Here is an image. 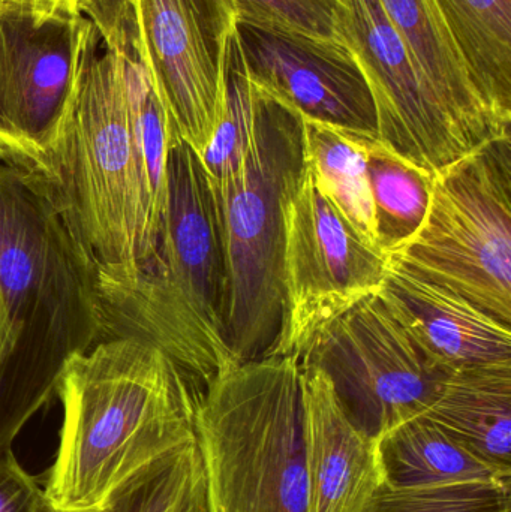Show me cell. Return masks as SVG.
Wrapping results in <instances>:
<instances>
[{
	"label": "cell",
	"mask_w": 511,
	"mask_h": 512,
	"mask_svg": "<svg viewBox=\"0 0 511 512\" xmlns=\"http://www.w3.org/2000/svg\"><path fill=\"white\" fill-rule=\"evenodd\" d=\"M26 176L89 262L98 294L131 285L158 246L167 180L144 159L119 60L90 20L56 135Z\"/></svg>",
	"instance_id": "6da1fadb"
},
{
	"label": "cell",
	"mask_w": 511,
	"mask_h": 512,
	"mask_svg": "<svg viewBox=\"0 0 511 512\" xmlns=\"http://www.w3.org/2000/svg\"><path fill=\"white\" fill-rule=\"evenodd\" d=\"M110 337L95 273L62 219L0 162V459L57 396L69 361Z\"/></svg>",
	"instance_id": "7a4b0ae2"
},
{
	"label": "cell",
	"mask_w": 511,
	"mask_h": 512,
	"mask_svg": "<svg viewBox=\"0 0 511 512\" xmlns=\"http://www.w3.org/2000/svg\"><path fill=\"white\" fill-rule=\"evenodd\" d=\"M206 388L158 346L110 337L69 361L56 460L44 487L60 510H96L138 469L195 439Z\"/></svg>",
	"instance_id": "3957f363"
},
{
	"label": "cell",
	"mask_w": 511,
	"mask_h": 512,
	"mask_svg": "<svg viewBox=\"0 0 511 512\" xmlns=\"http://www.w3.org/2000/svg\"><path fill=\"white\" fill-rule=\"evenodd\" d=\"M99 297L111 337L158 346L204 388L236 364L225 343L227 264L215 194L200 156L180 138L168 147L155 254L131 285Z\"/></svg>",
	"instance_id": "277c9868"
},
{
	"label": "cell",
	"mask_w": 511,
	"mask_h": 512,
	"mask_svg": "<svg viewBox=\"0 0 511 512\" xmlns=\"http://www.w3.org/2000/svg\"><path fill=\"white\" fill-rule=\"evenodd\" d=\"M195 439L210 512H308L296 358L266 357L219 372L201 394Z\"/></svg>",
	"instance_id": "5b68a950"
},
{
	"label": "cell",
	"mask_w": 511,
	"mask_h": 512,
	"mask_svg": "<svg viewBox=\"0 0 511 512\" xmlns=\"http://www.w3.org/2000/svg\"><path fill=\"white\" fill-rule=\"evenodd\" d=\"M254 92V134L242 164L221 179L209 176L227 264L225 343L234 363L269 357L278 340L284 203L305 167L302 116Z\"/></svg>",
	"instance_id": "8992f818"
},
{
	"label": "cell",
	"mask_w": 511,
	"mask_h": 512,
	"mask_svg": "<svg viewBox=\"0 0 511 512\" xmlns=\"http://www.w3.org/2000/svg\"><path fill=\"white\" fill-rule=\"evenodd\" d=\"M387 256L511 327V135L435 174L422 225Z\"/></svg>",
	"instance_id": "52a82bcc"
},
{
	"label": "cell",
	"mask_w": 511,
	"mask_h": 512,
	"mask_svg": "<svg viewBox=\"0 0 511 512\" xmlns=\"http://www.w3.org/2000/svg\"><path fill=\"white\" fill-rule=\"evenodd\" d=\"M389 256L369 245L303 167L284 203L282 319L269 357L302 360L318 334L383 288Z\"/></svg>",
	"instance_id": "ba28073f"
},
{
	"label": "cell",
	"mask_w": 511,
	"mask_h": 512,
	"mask_svg": "<svg viewBox=\"0 0 511 512\" xmlns=\"http://www.w3.org/2000/svg\"><path fill=\"white\" fill-rule=\"evenodd\" d=\"M300 364L327 376L351 423L375 441L425 414L447 376L380 292L324 328Z\"/></svg>",
	"instance_id": "9c48e42d"
},
{
	"label": "cell",
	"mask_w": 511,
	"mask_h": 512,
	"mask_svg": "<svg viewBox=\"0 0 511 512\" xmlns=\"http://www.w3.org/2000/svg\"><path fill=\"white\" fill-rule=\"evenodd\" d=\"M89 18L0 0V162L30 174L65 113Z\"/></svg>",
	"instance_id": "30bf717a"
},
{
	"label": "cell",
	"mask_w": 511,
	"mask_h": 512,
	"mask_svg": "<svg viewBox=\"0 0 511 512\" xmlns=\"http://www.w3.org/2000/svg\"><path fill=\"white\" fill-rule=\"evenodd\" d=\"M141 48L174 137L203 156L221 122L236 17L228 0H132Z\"/></svg>",
	"instance_id": "8fae6325"
},
{
	"label": "cell",
	"mask_w": 511,
	"mask_h": 512,
	"mask_svg": "<svg viewBox=\"0 0 511 512\" xmlns=\"http://www.w3.org/2000/svg\"><path fill=\"white\" fill-rule=\"evenodd\" d=\"M339 2V35L368 80L381 143L429 176L477 150L417 68L380 0Z\"/></svg>",
	"instance_id": "7c38bea8"
},
{
	"label": "cell",
	"mask_w": 511,
	"mask_h": 512,
	"mask_svg": "<svg viewBox=\"0 0 511 512\" xmlns=\"http://www.w3.org/2000/svg\"><path fill=\"white\" fill-rule=\"evenodd\" d=\"M249 83L302 119L377 135L368 80L344 41L236 24Z\"/></svg>",
	"instance_id": "4fadbf2b"
},
{
	"label": "cell",
	"mask_w": 511,
	"mask_h": 512,
	"mask_svg": "<svg viewBox=\"0 0 511 512\" xmlns=\"http://www.w3.org/2000/svg\"><path fill=\"white\" fill-rule=\"evenodd\" d=\"M308 512H368L384 486L378 441L345 414L327 376L300 364Z\"/></svg>",
	"instance_id": "5bb4252c"
},
{
	"label": "cell",
	"mask_w": 511,
	"mask_h": 512,
	"mask_svg": "<svg viewBox=\"0 0 511 512\" xmlns=\"http://www.w3.org/2000/svg\"><path fill=\"white\" fill-rule=\"evenodd\" d=\"M380 294L395 310L434 366L511 363V327L461 295L417 276L389 259Z\"/></svg>",
	"instance_id": "9a60e30c"
},
{
	"label": "cell",
	"mask_w": 511,
	"mask_h": 512,
	"mask_svg": "<svg viewBox=\"0 0 511 512\" xmlns=\"http://www.w3.org/2000/svg\"><path fill=\"white\" fill-rule=\"evenodd\" d=\"M380 3L417 68L473 147L511 135L510 120L500 116L480 92L437 0Z\"/></svg>",
	"instance_id": "2e32d148"
},
{
	"label": "cell",
	"mask_w": 511,
	"mask_h": 512,
	"mask_svg": "<svg viewBox=\"0 0 511 512\" xmlns=\"http://www.w3.org/2000/svg\"><path fill=\"white\" fill-rule=\"evenodd\" d=\"M423 417L510 480L511 363L447 373Z\"/></svg>",
	"instance_id": "e0dca14e"
},
{
	"label": "cell",
	"mask_w": 511,
	"mask_h": 512,
	"mask_svg": "<svg viewBox=\"0 0 511 512\" xmlns=\"http://www.w3.org/2000/svg\"><path fill=\"white\" fill-rule=\"evenodd\" d=\"M378 451L384 484L390 487L510 483L423 415L381 436Z\"/></svg>",
	"instance_id": "ac0fdd59"
},
{
	"label": "cell",
	"mask_w": 511,
	"mask_h": 512,
	"mask_svg": "<svg viewBox=\"0 0 511 512\" xmlns=\"http://www.w3.org/2000/svg\"><path fill=\"white\" fill-rule=\"evenodd\" d=\"M486 101L511 122V0H437Z\"/></svg>",
	"instance_id": "d6986e66"
},
{
	"label": "cell",
	"mask_w": 511,
	"mask_h": 512,
	"mask_svg": "<svg viewBox=\"0 0 511 512\" xmlns=\"http://www.w3.org/2000/svg\"><path fill=\"white\" fill-rule=\"evenodd\" d=\"M366 135L375 134L345 131L303 119L306 165L354 230L369 245L380 249L366 165Z\"/></svg>",
	"instance_id": "ffe728a7"
},
{
	"label": "cell",
	"mask_w": 511,
	"mask_h": 512,
	"mask_svg": "<svg viewBox=\"0 0 511 512\" xmlns=\"http://www.w3.org/2000/svg\"><path fill=\"white\" fill-rule=\"evenodd\" d=\"M365 150L378 248L389 255L422 225L434 176L396 155L378 135H366Z\"/></svg>",
	"instance_id": "44dd1931"
},
{
	"label": "cell",
	"mask_w": 511,
	"mask_h": 512,
	"mask_svg": "<svg viewBox=\"0 0 511 512\" xmlns=\"http://www.w3.org/2000/svg\"><path fill=\"white\" fill-rule=\"evenodd\" d=\"M102 512H210L197 439L174 448L126 478Z\"/></svg>",
	"instance_id": "7402d4cb"
},
{
	"label": "cell",
	"mask_w": 511,
	"mask_h": 512,
	"mask_svg": "<svg viewBox=\"0 0 511 512\" xmlns=\"http://www.w3.org/2000/svg\"><path fill=\"white\" fill-rule=\"evenodd\" d=\"M368 512H510V483H458L429 487L384 484Z\"/></svg>",
	"instance_id": "603a6c76"
},
{
	"label": "cell",
	"mask_w": 511,
	"mask_h": 512,
	"mask_svg": "<svg viewBox=\"0 0 511 512\" xmlns=\"http://www.w3.org/2000/svg\"><path fill=\"white\" fill-rule=\"evenodd\" d=\"M236 23L342 41L339 0H228Z\"/></svg>",
	"instance_id": "cb8c5ba5"
},
{
	"label": "cell",
	"mask_w": 511,
	"mask_h": 512,
	"mask_svg": "<svg viewBox=\"0 0 511 512\" xmlns=\"http://www.w3.org/2000/svg\"><path fill=\"white\" fill-rule=\"evenodd\" d=\"M44 489L12 456L0 459V512H44Z\"/></svg>",
	"instance_id": "d4e9b609"
},
{
	"label": "cell",
	"mask_w": 511,
	"mask_h": 512,
	"mask_svg": "<svg viewBox=\"0 0 511 512\" xmlns=\"http://www.w3.org/2000/svg\"><path fill=\"white\" fill-rule=\"evenodd\" d=\"M14 2L27 3L33 8L42 9V11L80 12L78 9L80 0H14Z\"/></svg>",
	"instance_id": "484cf974"
},
{
	"label": "cell",
	"mask_w": 511,
	"mask_h": 512,
	"mask_svg": "<svg viewBox=\"0 0 511 512\" xmlns=\"http://www.w3.org/2000/svg\"><path fill=\"white\" fill-rule=\"evenodd\" d=\"M44 512H102L101 508H96V510H81V511H72V510H60V508L53 507V505L48 504L45 507Z\"/></svg>",
	"instance_id": "4316f807"
},
{
	"label": "cell",
	"mask_w": 511,
	"mask_h": 512,
	"mask_svg": "<svg viewBox=\"0 0 511 512\" xmlns=\"http://www.w3.org/2000/svg\"><path fill=\"white\" fill-rule=\"evenodd\" d=\"M131 2H132V0H131Z\"/></svg>",
	"instance_id": "83f0119b"
}]
</instances>
